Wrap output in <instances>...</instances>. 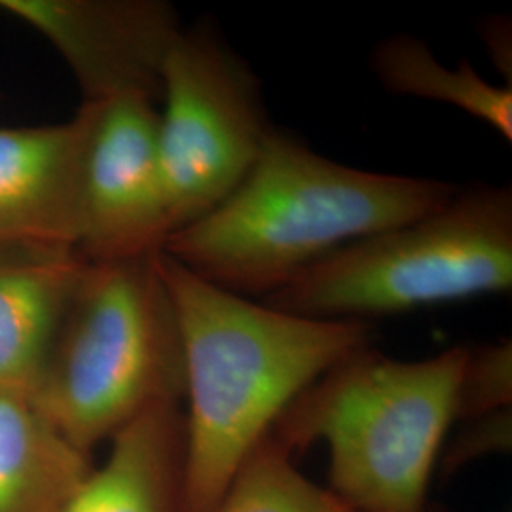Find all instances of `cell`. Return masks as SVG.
Segmentation results:
<instances>
[{
	"instance_id": "1",
	"label": "cell",
	"mask_w": 512,
	"mask_h": 512,
	"mask_svg": "<svg viewBox=\"0 0 512 512\" xmlns=\"http://www.w3.org/2000/svg\"><path fill=\"white\" fill-rule=\"evenodd\" d=\"M184 357V512H209L283 412L372 344L366 321H321L219 289L158 253Z\"/></svg>"
},
{
	"instance_id": "2",
	"label": "cell",
	"mask_w": 512,
	"mask_h": 512,
	"mask_svg": "<svg viewBox=\"0 0 512 512\" xmlns=\"http://www.w3.org/2000/svg\"><path fill=\"white\" fill-rule=\"evenodd\" d=\"M456 190L338 164L274 126L243 183L171 234L164 253L219 289L264 300L344 245L439 209Z\"/></svg>"
},
{
	"instance_id": "3",
	"label": "cell",
	"mask_w": 512,
	"mask_h": 512,
	"mask_svg": "<svg viewBox=\"0 0 512 512\" xmlns=\"http://www.w3.org/2000/svg\"><path fill=\"white\" fill-rule=\"evenodd\" d=\"M467 346L421 361L372 346L332 366L275 421L293 454L325 442L329 490L355 512H429L427 494L456 418Z\"/></svg>"
},
{
	"instance_id": "4",
	"label": "cell",
	"mask_w": 512,
	"mask_h": 512,
	"mask_svg": "<svg viewBox=\"0 0 512 512\" xmlns=\"http://www.w3.org/2000/svg\"><path fill=\"white\" fill-rule=\"evenodd\" d=\"M184 397L181 330L156 255L88 262L33 399L92 456L145 410Z\"/></svg>"
},
{
	"instance_id": "5",
	"label": "cell",
	"mask_w": 512,
	"mask_h": 512,
	"mask_svg": "<svg viewBox=\"0 0 512 512\" xmlns=\"http://www.w3.org/2000/svg\"><path fill=\"white\" fill-rule=\"evenodd\" d=\"M511 287V186L473 184L420 219L344 245L260 302L308 319L366 321Z\"/></svg>"
},
{
	"instance_id": "6",
	"label": "cell",
	"mask_w": 512,
	"mask_h": 512,
	"mask_svg": "<svg viewBox=\"0 0 512 512\" xmlns=\"http://www.w3.org/2000/svg\"><path fill=\"white\" fill-rule=\"evenodd\" d=\"M158 154L171 234L224 202L274 128L262 84L215 23L184 27L165 61Z\"/></svg>"
},
{
	"instance_id": "7",
	"label": "cell",
	"mask_w": 512,
	"mask_h": 512,
	"mask_svg": "<svg viewBox=\"0 0 512 512\" xmlns=\"http://www.w3.org/2000/svg\"><path fill=\"white\" fill-rule=\"evenodd\" d=\"M171 236L156 103L126 95L93 105L82 162L76 251L120 262L164 251Z\"/></svg>"
},
{
	"instance_id": "8",
	"label": "cell",
	"mask_w": 512,
	"mask_h": 512,
	"mask_svg": "<svg viewBox=\"0 0 512 512\" xmlns=\"http://www.w3.org/2000/svg\"><path fill=\"white\" fill-rule=\"evenodd\" d=\"M0 12L46 38L74 74L84 105L162 97V74L184 29L165 0H0Z\"/></svg>"
},
{
	"instance_id": "9",
	"label": "cell",
	"mask_w": 512,
	"mask_h": 512,
	"mask_svg": "<svg viewBox=\"0 0 512 512\" xmlns=\"http://www.w3.org/2000/svg\"><path fill=\"white\" fill-rule=\"evenodd\" d=\"M93 105L52 126H0V247L76 249L82 162Z\"/></svg>"
},
{
	"instance_id": "10",
	"label": "cell",
	"mask_w": 512,
	"mask_h": 512,
	"mask_svg": "<svg viewBox=\"0 0 512 512\" xmlns=\"http://www.w3.org/2000/svg\"><path fill=\"white\" fill-rule=\"evenodd\" d=\"M86 264L73 247H0V389L33 393Z\"/></svg>"
},
{
	"instance_id": "11",
	"label": "cell",
	"mask_w": 512,
	"mask_h": 512,
	"mask_svg": "<svg viewBox=\"0 0 512 512\" xmlns=\"http://www.w3.org/2000/svg\"><path fill=\"white\" fill-rule=\"evenodd\" d=\"M57 512H184V414L162 403L120 429Z\"/></svg>"
},
{
	"instance_id": "12",
	"label": "cell",
	"mask_w": 512,
	"mask_h": 512,
	"mask_svg": "<svg viewBox=\"0 0 512 512\" xmlns=\"http://www.w3.org/2000/svg\"><path fill=\"white\" fill-rule=\"evenodd\" d=\"M92 467L33 393L0 389V512H57Z\"/></svg>"
},
{
	"instance_id": "13",
	"label": "cell",
	"mask_w": 512,
	"mask_h": 512,
	"mask_svg": "<svg viewBox=\"0 0 512 512\" xmlns=\"http://www.w3.org/2000/svg\"><path fill=\"white\" fill-rule=\"evenodd\" d=\"M370 69L387 92L452 105L475 116L511 143V86L490 84L467 61L450 69L420 38L393 35L374 46Z\"/></svg>"
},
{
	"instance_id": "14",
	"label": "cell",
	"mask_w": 512,
	"mask_h": 512,
	"mask_svg": "<svg viewBox=\"0 0 512 512\" xmlns=\"http://www.w3.org/2000/svg\"><path fill=\"white\" fill-rule=\"evenodd\" d=\"M293 456L270 433L209 512H355L329 488L302 475Z\"/></svg>"
},
{
	"instance_id": "15",
	"label": "cell",
	"mask_w": 512,
	"mask_h": 512,
	"mask_svg": "<svg viewBox=\"0 0 512 512\" xmlns=\"http://www.w3.org/2000/svg\"><path fill=\"white\" fill-rule=\"evenodd\" d=\"M512 403V344L501 340L480 348H467L456 399V418L475 420Z\"/></svg>"
},
{
	"instance_id": "16",
	"label": "cell",
	"mask_w": 512,
	"mask_h": 512,
	"mask_svg": "<svg viewBox=\"0 0 512 512\" xmlns=\"http://www.w3.org/2000/svg\"><path fill=\"white\" fill-rule=\"evenodd\" d=\"M511 408L488 416L467 420L461 437L454 440L448 452V465H459L469 459L480 458L492 452H505L511 448Z\"/></svg>"
},
{
	"instance_id": "17",
	"label": "cell",
	"mask_w": 512,
	"mask_h": 512,
	"mask_svg": "<svg viewBox=\"0 0 512 512\" xmlns=\"http://www.w3.org/2000/svg\"><path fill=\"white\" fill-rule=\"evenodd\" d=\"M482 40L501 71L511 74V23L505 18H488L482 23Z\"/></svg>"
}]
</instances>
